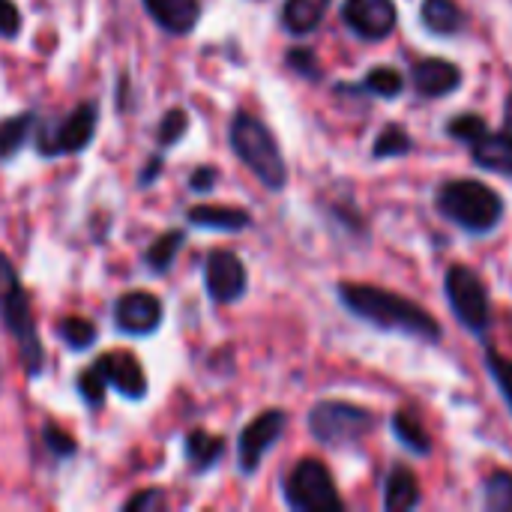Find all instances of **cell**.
<instances>
[{"label":"cell","instance_id":"16","mask_svg":"<svg viewBox=\"0 0 512 512\" xmlns=\"http://www.w3.org/2000/svg\"><path fill=\"white\" fill-rule=\"evenodd\" d=\"M474 162L483 168V171H492V174H504L512 177V135L510 132H486L480 135L474 144Z\"/></svg>","mask_w":512,"mask_h":512},{"label":"cell","instance_id":"3","mask_svg":"<svg viewBox=\"0 0 512 512\" xmlns=\"http://www.w3.org/2000/svg\"><path fill=\"white\" fill-rule=\"evenodd\" d=\"M0 321L6 324V330L15 336L18 351H21V363L27 369L30 378H36L42 372V345H39V333H36V318L30 309V297L18 282V273L12 267V261L6 255H0Z\"/></svg>","mask_w":512,"mask_h":512},{"label":"cell","instance_id":"9","mask_svg":"<svg viewBox=\"0 0 512 512\" xmlns=\"http://www.w3.org/2000/svg\"><path fill=\"white\" fill-rule=\"evenodd\" d=\"M285 411H264L258 414L243 432H240V441H237V459H240V471L243 474H255L261 459L276 447V441L282 438L285 432Z\"/></svg>","mask_w":512,"mask_h":512},{"label":"cell","instance_id":"20","mask_svg":"<svg viewBox=\"0 0 512 512\" xmlns=\"http://www.w3.org/2000/svg\"><path fill=\"white\" fill-rule=\"evenodd\" d=\"M225 453V441L219 435H210L204 429H195L186 435V462L195 474L210 471Z\"/></svg>","mask_w":512,"mask_h":512},{"label":"cell","instance_id":"24","mask_svg":"<svg viewBox=\"0 0 512 512\" xmlns=\"http://www.w3.org/2000/svg\"><path fill=\"white\" fill-rule=\"evenodd\" d=\"M183 243H186V234H183V231H165V234L156 237L153 246L147 249L144 264H147L153 273H168V267L174 264V258H177V252L183 249Z\"/></svg>","mask_w":512,"mask_h":512},{"label":"cell","instance_id":"5","mask_svg":"<svg viewBox=\"0 0 512 512\" xmlns=\"http://www.w3.org/2000/svg\"><path fill=\"white\" fill-rule=\"evenodd\" d=\"M372 429H375V414L351 402L324 399L309 411V432L315 435L318 444L333 450L360 444Z\"/></svg>","mask_w":512,"mask_h":512},{"label":"cell","instance_id":"28","mask_svg":"<svg viewBox=\"0 0 512 512\" xmlns=\"http://www.w3.org/2000/svg\"><path fill=\"white\" fill-rule=\"evenodd\" d=\"M402 87H405V78L390 66H378L363 78V90H369L381 99H396L402 93Z\"/></svg>","mask_w":512,"mask_h":512},{"label":"cell","instance_id":"13","mask_svg":"<svg viewBox=\"0 0 512 512\" xmlns=\"http://www.w3.org/2000/svg\"><path fill=\"white\" fill-rule=\"evenodd\" d=\"M411 81L420 96L438 99V96H450L453 90L462 87V69L444 57H420L411 66Z\"/></svg>","mask_w":512,"mask_h":512},{"label":"cell","instance_id":"14","mask_svg":"<svg viewBox=\"0 0 512 512\" xmlns=\"http://www.w3.org/2000/svg\"><path fill=\"white\" fill-rule=\"evenodd\" d=\"M93 366L102 372L105 384L114 387V390H120L126 399H141V396L147 393L144 369H141V363H138L132 354H126V351H111V354H102Z\"/></svg>","mask_w":512,"mask_h":512},{"label":"cell","instance_id":"26","mask_svg":"<svg viewBox=\"0 0 512 512\" xmlns=\"http://www.w3.org/2000/svg\"><path fill=\"white\" fill-rule=\"evenodd\" d=\"M411 147H414V141H411V135L402 129V126H396V123H390V126H384L381 129V135L375 138V147H372V156L375 159H390V156H405V153H411Z\"/></svg>","mask_w":512,"mask_h":512},{"label":"cell","instance_id":"29","mask_svg":"<svg viewBox=\"0 0 512 512\" xmlns=\"http://www.w3.org/2000/svg\"><path fill=\"white\" fill-rule=\"evenodd\" d=\"M486 369H489L492 381L498 384V390H501V396H504V402H507L512 414V360H507L498 351H486Z\"/></svg>","mask_w":512,"mask_h":512},{"label":"cell","instance_id":"6","mask_svg":"<svg viewBox=\"0 0 512 512\" xmlns=\"http://www.w3.org/2000/svg\"><path fill=\"white\" fill-rule=\"evenodd\" d=\"M285 501L297 512H339L345 510L333 474L318 459H303L285 477Z\"/></svg>","mask_w":512,"mask_h":512},{"label":"cell","instance_id":"30","mask_svg":"<svg viewBox=\"0 0 512 512\" xmlns=\"http://www.w3.org/2000/svg\"><path fill=\"white\" fill-rule=\"evenodd\" d=\"M447 132H450L456 141L474 144L480 135L489 132V126H486V120H483L480 114H459V117H453V120L447 123Z\"/></svg>","mask_w":512,"mask_h":512},{"label":"cell","instance_id":"33","mask_svg":"<svg viewBox=\"0 0 512 512\" xmlns=\"http://www.w3.org/2000/svg\"><path fill=\"white\" fill-rule=\"evenodd\" d=\"M42 441H45V447H48L54 456H60V459H66V456L75 453V438L66 435V432H63L60 426H54V423H48V426L42 429Z\"/></svg>","mask_w":512,"mask_h":512},{"label":"cell","instance_id":"32","mask_svg":"<svg viewBox=\"0 0 512 512\" xmlns=\"http://www.w3.org/2000/svg\"><path fill=\"white\" fill-rule=\"evenodd\" d=\"M105 390H108V384H105V378H102V372H99L96 366H87V369L78 375V393H81V399H84L87 405L99 408V405L105 402Z\"/></svg>","mask_w":512,"mask_h":512},{"label":"cell","instance_id":"38","mask_svg":"<svg viewBox=\"0 0 512 512\" xmlns=\"http://www.w3.org/2000/svg\"><path fill=\"white\" fill-rule=\"evenodd\" d=\"M159 168H162V156H153L150 165H147V171H141V186H150V183L156 180Z\"/></svg>","mask_w":512,"mask_h":512},{"label":"cell","instance_id":"39","mask_svg":"<svg viewBox=\"0 0 512 512\" xmlns=\"http://www.w3.org/2000/svg\"><path fill=\"white\" fill-rule=\"evenodd\" d=\"M504 129L512 135V96L507 99V111H504Z\"/></svg>","mask_w":512,"mask_h":512},{"label":"cell","instance_id":"11","mask_svg":"<svg viewBox=\"0 0 512 512\" xmlns=\"http://www.w3.org/2000/svg\"><path fill=\"white\" fill-rule=\"evenodd\" d=\"M342 18L360 39L378 42L396 30L399 12L393 0H345Z\"/></svg>","mask_w":512,"mask_h":512},{"label":"cell","instance_id":"37","mask_svg":"<svg viewBox=\"0 0 512 512\" xmlns=\"http://www.w3.org/2000/svg\"><path fill=\"white\" fill-rule=\"evenodd\" d=\"M216 180H219V171L210 168V165H201V168H195V171L189 174L192 192H210V189L216 186Z\"/></svg>","mask_w":512,"mask_h":512},{"label":"cell","instance_id":"27","mask_svg":"<svg viewBox=\"0 0 512 512\" xmlns=\"http://www.w3.org/2000/svg\"><path fill=\"white\" fill-rule=\"evenodd\" d=\"M57 336L72 351H87L96 342V327L87 318H63L57 324Z\"/></svg>","mask_w":512,"mask_h":512},{"label":"cell","instance_id":"36","mask_svg":"<svg viewBox=\"0 0 512 512\" xmlns=\"http://www.w3.org/2000/svg\"><path fill=\"white\" fill-rule=\"evenodd\" d=\"M21 30V12L12 0H0V36H15Z\"/></svg>","mask_w":512,"mask_h":512},{"label":"cell","instance_id":"8","mask_svg":"<svg viewBox=\"0 0 512 512\" xmlns=\"http://www.w3.org/2000/svg\"><path fill=\"white\" fill-rule=\"evenodd\" d=\"M99 111L93 102H81L72 114H66L54 126H42L36 132V150L42 156H63V153H81L96 132Z\"/></svg>","mask_w":512,"mask_h":512},{"label":"cell","instance_id":"10","mask_svg":"<svg viewBox=\"0 0 512 512\" xmlns=\"http://www.w3.org/2000/svg\"><path fill=\"white\" fill-rule=\"evenodd\" d=\"M204 285H207V294L216 303H234V300H240L246 294L249 276H246L243 261L234 252L216 249L204 264Z\"/></svg>","mask_w":512,"mask_h":512},{"label":"cell","instance_id":"21","mask_svg":"<svg viewBox=\"0 0 512 512\" xmlns=\"http://www.w3.org/2000/svg\"><path fill=\"white\" fill-rule=\"evenodd\" d=\"M423 24L435 36H453L465 27V12L456 0H423Z\"/></svg>","mask_w":512,"mask_h":512},{"label":"cell","instance_id":"17","mask_svg":"<svg viewBox=\"0 0 512 512\" xmlns=\"http://www.w3.org/2000/svg\"><path fill=\"white\" fill-rule=\"evenodd\" d=\"M330 9V0H288L282 9V24L294 36L312 33Z\"/></svg>","mask_w":512,"mask_h":512},{"label":"cell","instance_id":"2","mask_svg":"<svg viewBox=\"0 0 512 512\" xmlns=\"http://www.w3.org/2000/svg\"><path fill=\"white\" fill-rule=\"evenodd\" d=\"M231 150L237 153V159L273 192L285 189L288 183V165L282 159V150L273 138V132L252 114L240 111L231 120Z\"/></svg>","mask_w":512,"mask_h":512},{"label":"cell","instance_id":"1","mask_svg":"<svg viewBox=\"0 0 512 512\" xmlns=\"http://www.w3.org/2000/svg\"><path fill=\"white\" fill-rule=\"evenodd\" d=\"M339 300L348 312L363 318L366 324L387 330V333H402L414 336L423 342H438L441 339V324L435 321L432 312H426L420 303L384 291L378 285H360V282H342L339 285Z\"/></svg>","mask_w":512,"mask_h":512},{"label":"cell","instance_id":"23","mask_svg":"<svg viewBox=\"0 0 512 512\" xmlns=\"http://www.w3.org/2000/svg\"><path fill=\"white\" fill-rule=\"evenodd\" d=\"M33 123H36V114L33 111H24V114H15V117L0 120V159H12L21 150V144L30 135Z\"/></svg>","mask_w":512,"mask_h":512},{"label":"cell","instance_id":"12","mask_svg":"<svg viewBox=\"0 0 512 512\" xmlns=\"http://www.w3.org/2000/svg\"><path fill=\"white\" fill-rule=\"evenodd\" d=\"M114 324L117 330L129 336H150L162 324V303L150 291H129L114 306Z\"/></svg>","mask_w":512,"mask_h":512},{"label":"cell","instance_id":"34","mask_svg":"<svg viewBox=\"0 0 512 512\" xmlns=\"http://www.w3.org/2000/svg\"><path fill=\"white\" fill-rule=\"evenodd\" d=\"M288 66L297 69L306 78H318V63H315V54L309 48H291L288 51Z\"/></svg>","mask_w":512,"mask_h":512},{"label":"cell","instance_id":"15","mask_svg":"<svg viewBox=\"0 0 512 512\" xmlns=\"http://www.w3.org/2000/svg\"><path fill=\"white\" fill-rule=\"evenodd\" d=\"M150 18L174 36L189 33L201 18V0H144Z\"/></svg>","mask_w":512,"mask_h":512},{"label":"cell","instance_id":"19","mask_svg":"<svg viewBox=\"0 0 512 512\" xmlns=\"http://www.w3.org/2000/svg\"><path fill=\"white\" fill-rule=\"evenodd\" d=\"M186 219L198 228H210V231H243L252 225V216L246 210L237 207H192L186 213Z\"/></svg>","mask_w":512,"mask_h":512},{"label":"cell","instance_id":"7","mask_svg":"<svg viewBox=\"0 0 512 512\" xmlns=\"http://www.w3.org/2000/svg\"><path fill=\"white\" fill-rule=\"evenodd\" d=\"M444 291H447L450 309L456 312L462 327H468L471 333H486L492 327L489 291H486L483 279L477 276V270H471L465 264H453L444 279Z\"/></svg>","mask_w":512,"mask_h":512},{"label":"cell","instance_id":"22","mask_svg":"<svg viewBox=\"0 0 512 512\" xmlns=\"http://www.w3.org/2000/svg\"><path fill=\"white\" fill-rule=\"evenodd\" d=\"M393 435H396V441L405 450H411L417 456H429L432 453V435L426 432L420 417H414L411 411H396L393 414Z\"/></svg>","mask_w":512,"mask_h":512},{"label":"cell","instance_id":"18","mask_svg":"<svg viewBox=\"0 0 512 512\" xmlns=\"http://www.w3.org/2000/svg\"><path fill=\"white\" fill-rule=\"evenodd\" d=\"M420 504V486H417V477L396 465L387 477V489H384V507L387 512H408Z\"/></svg>","mask_w":512,"mask_h":512},{"label":"cell","instance_id":"31","mask_svg":"<svg viewBox=\"0 0 512 512\" xmlns=\"http://www.w3.org/2000/svg\"><path fill=\"white\" fill-rule=\"evenodd\" d=\"M186 129H189V117H186V111H183V108H171V111L162 117L159 132H156L159 147H171V144H177V141L186 135Z\"/></svg>","mask_w":512,"mask_h":512},{"label":"cell","instance_id":"35","mask_svg":"<svg viewBox=\"0 0 512 512\" xmlns=\"http://www.w3.org/2000/svg\"><path fill=\"white\" fill-rule=\"evenodd\" d=\"M165 507V495H162V489H147V492H138L135 498H129L126 501V510L135 512V510H162Z\"/></svg>","mask_w":512,"mask_h":512},{"label":"cell","instance_id":"4","mask_svg":"<svg viewBox=\"0 0 512 512\" xmlns=\"http://www.w3.org/2000/svg\"><path fill=\"white\" fill-rule=\"evenodd\" d=\"M438 210L468 234H489L504 216V201L480 180H450L438 189Z\"/></svg>","mask_w":512,"mask_h":512},{"label":"cell","instance_id":"25","mask_svg":"<svg viewBox=\"0 0 512 512\" xmlns=\"http://www.w3.org/2000/svg\"><path fill=\"white\" fill-rule=\"evenodd\" d=\"M483 504L492 512L512 510V474L510 471H492L483 486Z\"/></svg>","mask_w":512,"mask_h":512}]
</instances>
